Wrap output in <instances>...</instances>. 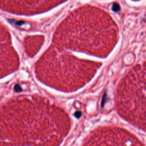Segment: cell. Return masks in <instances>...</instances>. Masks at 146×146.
Here are the masks:
<instances>
[{
	"label": "cell",
	"instance_id": "cell-1",
	"mask_svg": "<svg viewBox=\"0 0 146 146\" xmlns=\"http://www.w3.org/2000/svg\"><path fill=\"white\" fill-rule=\"evenodd\" d=\"M117 38V29L109 15L99 9L85 7L68 16L54 34V41L82 49H110Z\"/></svg>",
	"mask_w": 146,
	"mask_h": 146
},
{
	"label": "cell",
	"instance_id": "cell-2",
	"mask_svg": "<svg viewBox=\"0 0 146 146\" xmlns=\"http://www.w3.org/2000/svg\"><path fill=\"white\" fill-rule=\"evenodd\" d=\"M65 0H0V9L16 14L30 15L46 10Z\"/></svg>",
	"mask_w": 146,
	"mask_h": 146
},
{
	"label": "cell",
	"instance_id": "cell-3",
	"mask_svg": "<svg viewBox=\"0 0 146 146\" xmlns=\"http://www.w3.org/2000/svg\"><path fill=\"white\" fill-rule=\"evenodd\" d=\"M18 64L17 54L11 44L10 34L0 23V79L14 72Z\"/></svg>",
	"mask_w": 146,
	"mask_h": 146
},
{
	"label": "cell",
	"instance_id": "cell-4",
	"mask_svg": "<svg viewBox=\"0 0 146 146\" xmlns=\"http://www.w3.org/2000/svg\"><path fill=\"white\" fill-rule=\"evenodd\" d=\"M43 37L41 36H32L26 38L24 41V46L27 53L33 54L38 49L39 45L43 42Z\"/></svg>",
	"mask_w": 146,
	"mask_h": 146
}]
</instances>
